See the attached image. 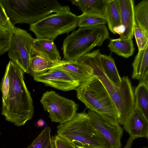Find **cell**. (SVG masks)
<instances>
[{
  "mask_svg": "<svg viewBox=\"0 0 148 148\" xmlns=\"http://www.w3.org/2000/svg\"><path fill=\"white\" fill-rule=\"evenodd\" d=\"M123 129L134 140L140 137L148 138V119L135 106L125 119Z\"/></svg>",
  "mask_w": 148,
  "mask_h": 148,
  "instance_id": "12",
  "label": "cell"
},
{
  "mask_svg": "<svg viewBox=\"0 0 148 148\" xmlns=\"http://www.w3.org/2000/svg\"><path fill=\"white\" fill-rule=\"evenodd\" d=\"M57 135L77 148H110V145L91 124L87 113H77L69 121L58 126Z\"/></svg>",
  "mask_w": 148,
  "mask_h": 148,
  "instance_id": "2",
  "label": "cell"
},
{
  "mask_svg": "<svg viewBox=\"0 0 148 148\" xmlns=\"http://www.w3.org/2000/svg\"><path fill=\"white\" fill-rule=\"evenodd\" d=\"M56 66L60 67L70 73L75 77L81 84L93 75V69L91 67L78 60H61L56 67Z\"/></svg>",
  "mask_w": 148,
  "mask_h": 148,
  "instance_id": "15",
  "label": "cell"
},
{
  "mask_svg": "<svg viewBox=\"0 0 148 148\" xmlns=\"http://www.w3.org/2000/svg\"><path fill=\"white\" fill-rule=\"evenodd\" d=\"M101 54L99 50H96L83 55L78 60L91 67L93 75L100 81L111 98L116 95L119 86H115L106 75L101 62Z\"/></svg>",
  "mask_w": 148,
  "mask_h": 148,
  "instance_id": "11",
  "label": "cell"
},
{
  "mask_svg": "<svg viewBox=\"0 0 148 148\" xmlns=\"http://www.w3.org/2000/svg\"><path fill=\"white\" fill-rule=\"evenodd\" d=\"M133 35L135 38L138 50L143 49L148 44V34L143 29L136 26Z\"/></svg>",
  "mask_w": 148,
  "mask_h": 148,
  "instance_id": "26",
  "label": "cell"
},
{
  "mask_svg": "<svg viewBox=\"0 0 148 148\" xmlns=\"http://www.w3.org/2000/svg\"><path fill=\"white\" fill-rule=\"evenodd\" d=\"M134 16L136 26L148 34V0H143L134 7Z\"/></svg>",
  "mask_w": 148,
  "mask_h": 148,
  "instance_id": "23",
  "label": "cell"
},
{
  "mask_svg": "<svg viewBox=\"0 0 148 148\" xmlns=\"http://www.w3.org/2000/svg\"><path fill=\"white\" fill-rule=\"evenodd\" d=\"M134 140L133 139L130 137L127 140L126 144L123 148H131Z\"/></svg>",
  "mask_w": 148,
  "mask_h": 148,
  "instance_id": "29",
  "label": "cell"
},
{
  "mask_svg": "<svg viewBox=\"0 0 148 148\" xmlns=\"http://www.w3.org/2000/svg\"><path fill=\"white\" fill-rule=\"evenodd\" d=\"M122 25L124 30L120 38L132 39L134 31L136 26L134 13V1L133 0H119Z\"/></svg>",
  "mask_w": 148,
  "mask_h": 148,
  "instance_id": "14",
  "label": "cell"
},
{
  "mask_svg": "<svg viewBox=\"0 0 148 148\" xmlns=\"http://www.w3.org/2000/svg\"><path fill=\"white\" fill-rule=\"evenodd\" d=\"M102 14L110 30L114 34H122L124 28L121 25L119 0H103Z\"/></svg>",
  "mask_w": 148,
  "mask_h": 148,
  "instance_id": "13",
  "label": "cell"
},
{
  "mask_svg": "<svg viewBox=\"0 0 148 148\" xmlns=\"http://www.w3.org/2000/svg\"><path fill=\"white\" fill-rule=\"evenodd\" d=\"M51 139L54 148H77L74 145L58 135Z\"/></svg>",
  "mask_w": 148,
  "mask_h": 148,
  "instance_id": "27",
  "label": "cell"
},
{
  "mask_svg": "<svg viewBox=\"0 0 148 148\" xmlns=\"http://www.w3.org/2000/svg\"><path fill=\"white\" fill-rule=\"evenodd\" d=\"M33 48L53 62L59 63L61 61V57L53 40L45 38L35 39Z\"/></svg>",
  "mask_w": 148,
  "mask_h": 148,
  "instance_id": "17",
  "label": "cell"
},
{
  "mask_svg": "<svg viewBox=\"0 0 148 148\" xmlns=\"http://www.w3.org/2000/svg\"><path fill=\"white\" fill-rule=\"evenodd\" d=\"M77 99L86 108L108 121L117 123L118 114L104 86L93 75L82 83L75 90Z\"/></svg>",
  "mask_w": 148,
  "mask_h": 148,
  "instance_id": "5",
  "label": "cell"
},
{
  "mask_svg": "<svg viewBox=\"0 0 148 148\" xmlns=\"http://www.w3.org/2000/svg\"><path fill=\"white\" fill-rule=\"evenodd\" d=\"M78 16L77 26L79 27H93L107 24L105 18L102 15L85 13Z\"/></svg>",
  "mask_w": 148,
  "mask_h": 148,
  "instance_id": "24",
  "label": "cell"
},
{
  "mask_svg": "<svg viewBox=\"0 0 148 148\" xmlns=\"http://www.w3.org/2000/svg\"><path fill=\"white\" fill-rule=\"evenodd\" d=\"M36 126L38 128H43L48 127L46 123L42 119H39L36 123Z\"/></svg>",
  "mask_w": 148,
  "mask_h": 148,
  "instance_id": "28",
  "label": "cell"
},
{
  "mask_svg": "<svg viewBox=\"0 0 148 148\" xmlns=\"http://www.w3.org/2000/svg\"><path fill=\"white\" fill-rule=\"evenodd\" d=\"M73 5L77 6L83 13L103 15V0H72Z\"/></svg>",
  "mask_w": 148,
  "mask_h": 148,
  "instance_id": "22",
  "label": "cell"
},
{
  "mask_svg": "<svg viewBox=\"0 0 148 148\" xmlns=\"http://www.w3.org/2000/svg\"><path fill=\"white\" fill-rule=\"evenodd\" d=\"M87 114L90 122L108 143L110 148H121L123 130L118 123L106 120L90 110Z\"/></svg>",
  "mask_w": 148,
  "mask_h": 148,
  "instance_id": "10",
  "label": "cell"
},
{
  "mask_svg": "<svg viewBox=\"0 0 148 148\" xmlns=\"http://www.w3.org/2000/svg\"><path fill=\"white\" fill-rule=\"evenodd\" d=\"M0 134H1V133H0Z\"/></svg>",
  "mask_w": 148,
  "mask_h": 148,
  "instance_id": "32",
  "label": "cell"
},
{
  "mask_svg": "<svg viewBox=\"0 0 148 148\" xmlns=\"http://www.w3.org/2000/svg\"><path fill=\"white\" fill-rule=\"evenodd\" d=\"M12 32L9 58L24 72L29 74L31 54L35 39L25 30L16 27L8 18Z\"/></svg>",
  "mask_w": 148,
  "mask_h": 148,
  "instance_id": "7",
  "label": "cell"
},
{
  "mask_svg": "<svg viewBox=\"0 0 148 148\" xmlns=\"http://www.w3.org/2000/svg\"><path fill=\"white\" fill-rule=\"evenodd\" d=\"M109 39L106 25L81 27L64 39L62 47L64 60L77 61L95 47Z\"/></svg>",
  "mask_w": 148,
  "mask_h": 148,
  "instance_id": "4",
  "label": "cell"
},
{
  "mask_svg": "<svg viewBox=\"0 0 148 148\" xmlns=\"http://www.w3.org/2000/svg\"><path fill=\"white\" fill-rule=\"evenodd\" d=\"M58 64L49 59L32 48L31 54L29 74L33 76L45 72L57 66Z\"/></svg>",
  "mask_w": 148,
  "mask_h": 148,
  "instance_id": "18",
  "label": "cell"
},
{
  "mask_svg": "<svg viewBox=\"0 0 148 148\" xmlns=\"http://www.w3.org/2000/svg\"><path fill=\"white\" fill-rule=\"evenodd\" d=\"M135 106L148 119V83L140 81L134 91Z\"/></svg>",
  "mask_w": 148,
  "mask_h": 148,
  "instance_id": "20",
  "label": "cell"
},
{
  "mask_svg": "<svg viewBox=\"0 0 148 148\" xmlns=\"http://www.w3.org/2000/svg\"><path fill=\"white\" fill-rule=\"evenodd\" d=\"M52 143H53V142H52ZM53 148H54L53 143Z\"/></svg>",
  "mask_w": 148,
  "mask_h": 148,
  "instance_id": "31",
  "label": "cell"
},
{
  "mask_svg": "<svg viewBox=\"0 0 148 148\" xmlns=\"http://www.w3.org/2000/svg\"><path fill=\"white\" fill-rule=\"evenodd\" d=\"M52 122L60 124L66 122L77 113L78 105L72 100L60 95L53 90L47 91L40 100Z\"/></svg>",
  "mask_w": 148,
  "mask_h": 148,
  "instance_id": "8",
  "label": "cell"
},
{
  "mask_svg": "<svg viewBox=\"0 0 148 148\" xmlns=\"http://www.w3.org/2000/svg\"><path fill=\"white\" fill-rule=\"evenodd\" d=\"M100 60L107 77L115 86L119 87L121 83V77L119 73L113 58L111 55L101 54Z\"/></svg>",
  "mask_w": 148,
  "mask_h": 148,
  "instance_id": "21",
  "label": "cell"
},
{
  "mask_svg": "<svg viewBox=\"0 0 148 148\" xmlns=\"http://www.w3.org/2000/svg\"><path fill=\"white\" fill-rule=\"evenodd\" d=\"M9 20L14 25L31 24L63 8L56 0H1Z\"/></svg>",
  "mask_w": 148,
  "mask_h": 148,
  "instance_id": "3",
  "label": "cell"
},
{
  "mask_svg": "<svg viewBox=\"0 0 148 148\" xmlns=\"http://www.w3.org/2000/svg\"><path fill=\"white\" fill-rule=\"evenodd\" d=\"M142 148H148L147 147L145 146V147H144Z\"/></svg>",
  "mask_w": 148,
  "mask_h": 148,
  "instance_id": "30",
  "label": "cell"
},
{
  "mask_svg": "<svg viewBox=\"0 0 148 148\" xmlns=\"http://www.w3.org/2000/svg\"><path fill=\"white\" fill-rule=\"evenodd\" d=\"M32 76L36 82L64 91L75 90L81 84L72 75L58 66Z\"/></svg>",
  "mask_w": 148,
  "mask_h": 148,
  "instance_id": "9",
  "label": "cell"
},
{
  "mask_svg": "<svg viewBox=\"0 0 148 148\" xmlns=\"http://www.w3.org/2000/svg\"><path fill=\"white\" fill-rule=\"evenodd\" d=\"M51 128L46 127L27 148H53Z\"/></svg>",
  "mask_w": 148,
  "mask_h": 148,
  "instance_id": "25",
  "label": "cell"
},
{
  "mask_svg": "<svg viewBox=\"0 0 148 148\" xmlns=\"http://www.w3.org/2000/svg\"><path fill=\"white\" fill-rule=\"evenodd\" d=\"M24 73L10 60L0 84L1 114L7 121L17 126L23 125L31 119L34 113L33 100L25 82Z\"/></svg>",
  "mask_w": 148,
  "mask_h": 148,
  "instance_id": "1",
  "label": "cell"
},
{
  "mask_svg": "<svg viewBox=\"0 0 148 148\" xmlns=\"http://www.w3.org/2000/svg\"><path fill=\"white\" fill-rule=\"evenodd\" d=\"M108 46L111 52L125 58L132 56L135 50L132 39L120 38L111 39Z\"/></svg>",
  "mask_w": 148,
  "mask_h": 148,
  "instance_id": "19",
  "label": "cell"
},
{
  "mask_svg": "<svg viewBox=\"0 0 148 148\" xmlns=\"http://www.w3.org/2000/svg\"><path fill=\"white\" fill-rule=\"evenodd\" d=\"M132 78L148 83V44L138 50L132 64Z\"/></svg>",
  "mask_w": 148,
  "mask_h": 148,
  "instance_id": "16",
  "label": "cell"
},
{
  "mask_svg": "<svg viewBox=\"0 0 148 148\" xmlns=\"http://www.w3.org/2000/svg\"><path fill=\"white\" fill-rule=\"evenodd\" d=\"M78 16L73 13L69 7L49 15L30 25L29 30L32 32L36 39L45 38L54 41L60 35L68 33L77 27Z\"/></svg>",
  "mask_w": 148,
  "mask_h": 148,
  "instance_id": "6",
  "label": "cell"
}]
</instances>
